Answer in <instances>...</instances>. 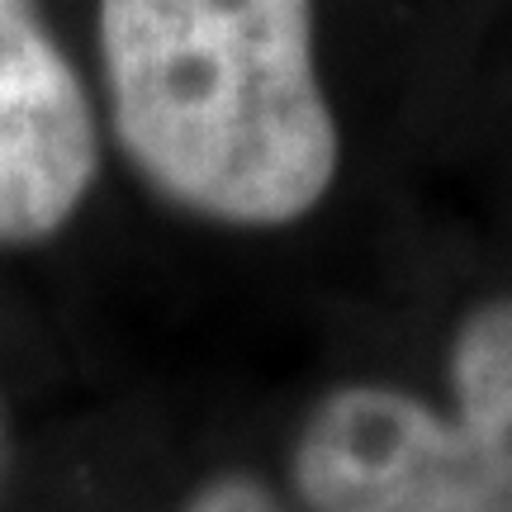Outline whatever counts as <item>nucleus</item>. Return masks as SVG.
<instances>
[{
  "label": "nucleus",
  "mask_w": 512,
  "mask_h": 512,
  "mask_svg": "<svg viewBox=\"0 0 512 512\" xmlns=\"http://www.w3.org/2000/svg\"><path fill=\"white\" fill-rule=\"evenodd\" d=\"M100 62L128 162L181 209L275 228L328 195L313 0H100Z\"/></svg>",
  "instance_id": "nucleus-1"
},
{
  "label": "nucleus",
  "mask_w": 512,
  "mask_h": 512,
  "mask_svg": "<svg viewBox=\"0 0 512 512\" xmlns=\"http://www.w3.org/2000/svg\"><path fill=\"white\" fill-rule=\"evenodd\" d=\"M451 389V418L375 384L318 403L294 451L309 512H512V299L460 323Z\"/></svg>",
  "instance_id": "nucleus-2"
},
{
  "label": "nucleus",
  "mask_w": 512,
  "mask_h": 512,
  "mask_svg": "<svg viewBox=\"0 0 512 512\" xmlns=\"http://www.w3.org/2000/svg\"><path fill=\"white\" fill-rule=\"evenodd\" d=\"M95 119L34 0H0V242L57 233L95 181Z\"/></svg>",
  "instance_id": "nucleus-3"
},
{
  "label": "nucleus",
  "mask_w": 512,
  "mask_h": 512,
  "mask_svg": "<svg viewBox=\"0 0 512 512\" xmlns=\"http://www.w3.org/2000/svg\"><path fill=\"white\" fill-rule=\"evenodd\" d=\"M185 512H275V503L252 479H223V484H209Z\"/></svg>",
  "instance_id": "nucleus-4"
}]
</instances>
